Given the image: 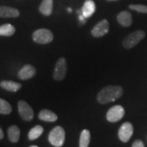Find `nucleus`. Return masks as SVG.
I'll use <instances>...</instances> for the list:
<instances>
[{
	"label": "nucleus",
	"instance_id": "nucleus-11",
	"mask_svg": "<svg viewBox=\"0 0 147 147\" xmlns=\"http://www.w3.org/2000/svg\"><path fill=\"white\" fill-rule=\"evenodd\" d=\"M117 18L119 23L125 27L131 26L132 22H133V18H132L131 14L129 11L127 10L121 12L117 15Z\"/></svg>",
	"mask_w": 147,
	"mask_h": 147
},
{
	"label": "nucleus",
	"instance_id": "nucleus-27",
	"mask_svg": "<svg viewBox=\"0 0 147 147\" xmlns=\"http://www.w3.org/2000/svg\"><path fill=\"white\" fill-rule=\"evenodd\" d=\"M108 1H117V0H108Z\"/></svg>",
	"mask_w": 147,
	"mask_h": 147
},
{
	"label": "nucleus",
	"instance_id": "nucleus-13",
	"mask_svg": "<svg viewBox=\"0 0 147 147\" xmlns=\"http://www.w3.org/2000/svg\"><path fill=\"white\" fill-rule=\"evenodd\" d=\"M96 10L95 3L93 0H86L82 8V14L85 18L91 16Z\"/></svg>",
	"mask_w": 147,
	"mask_h": 147
},
{
	"label": "nucleus",
	"instance_id": "nucleus-17",
	"mask_svg": "<svg viewBox=\"0 0 147 147\" xmlns=\"http://www.w3.org/2000/svg\"><path fill=\"white\" fill-rule=\"evenodd\" d=\"M20 134H21V131H20L19 128L16 125H12L8 128V138L12 142L15 143L18 142L20 138Z\"/></svg>",
	"mask_w": 147,
	"mask_h": 147
},
{
	"label": "nucleus",
	"instance_id": "nucleus-2",
	"mask_svg": "<svg viewBox=\"0 0 147 147\" xmlns=\"http://www.w3.org/2000/svg\"><path fill=\"white\" fill-rule=\"evenodd\" d=\"M65 133L63 128L61 126H56L51 130L49 135V141L51 144L56 147L63 146L65 142Z\"/></svg>",
	"mask_w": 147,
	"mask_h": 147
},
{
	"label": "nucleus",
	"instance_id": "nucleus-12",
	"mask_svg": "<svg viewBox=\"0 0 147 147\" xmlns=\"http://www.w3.org/2000/svg\"><path fill=\"white\" fill-rule=\"evenodd\" d=\"M20 15L18 9L9 6H0V17L1 18H16Z\"/></svg>",
	"mask_w": 147,
	"mask_h": 147
},
{
	"label": "nucleus",
	"instance_id": "nucleus-16",
	"mask_svg": "<svg viewBox=\"0 0 147 147\" xmlns=\"http://www.w3.org/2000/svg\"><path fill=\"white\" fill-rule=\"evenodd\" d=\"M1 88L10 92H16L21 88V84L12 80H3L0 82Z\"/></svg>",
	"mask_w": 147,
	"mask_h": 147
},
{
	"label": "nucleus",
	"instance_id": "nucleus-20",
	"mask_svg": "<svg viewBox=\"0 0 147 147\" xmlns=\"http://www.w3.org/2000/svg\"><path fill=\"white\" fill-rule=\"evenodd\" d=\"M44 129L41 125H36L30 130L28 134V138L30 140L38 139L42 135Z\"/></svg>",
	"mask_w": 147,
	"mask_h": 147
},
{
	"label": "nucleus",
	"instance_id": "nucleus-1",
	"mask_svg": "<svg viewBox=\"0 0 147 147\" xmlns=\"http://www.w3.org/2000/svg\"><path fill=\"white\" fill-rule=\"evenodd\" d=\"M123 94V89L120 86H107L99 92L97 100L101 104L115 102Z\"/></svg>",
	"mask_w": 147,
	"mask_h": 147
},
{
	"label": "nucleus",
	"instance_id": "nucleus-23",
	"mask_svg": "<svg viewBox=\"0 0 147 147\" xmlns=\"http://www.w3.org/2000/svg\"><path fill=\"white\" fill-rule=\"evenodd\" d=\"M131 147H145L144 143L140 140H137L134 141Z\"/></svg>",
	"mask_w": 147,
	"mask_h": 147
},
{
	"label": "nucleus",
	"instance_id": "nucleus-25",
	"mask_svg": "<svg viewBox=\"0 0 147 147\" xmlns=\"http://www.w3.org/2000/svg\"><path fill=\"white\" fill-rule=\"evenodd\" d=\"M29 147H38V146H36V145H33V146H29Z\"/></svg>",
	"mask_w": 147,
	"mask_h": 147
},
{
	"label": "nucleus",
	"instance_id": "nucleus-14",
	"mask_svg": "<svg viewBox=\"0 0 147 147\" xmlns=\"http://www.w3.org/2000/svg\"><path fill=\"white\" fill-rule=\"evenodd\" d=\"M53 9V0H43L40 3L39 10L45 16H50Z\"/></svg>",
	"mask_w": 147,
	"mask_h": 147
},
{
	"label": "nucleus",
	"instance_id": "nucleus-19",
	"mask_svg": "<svg viewBox=\"0 0 147 147\" xmlns=\"http://www.w3.org/2000/svg\"><path fill=\"white\" fill-rule=\"evenodd\" d=\"M16 32V29L11 24H4L0 26V36H11Z\"/></svg>",
	"mask_w": 147,
	"mask_h": 147
},
{
	"label": "nucleus",
	"instance_id": "nucleus-8",
	"mask_svg": "<svg viewBox=\"0 0 147 147\" xmlns=\"http://www.w3.org/2000/svg\"><path fill=\"white\" fill-rule=\"evenodd\" d=\"M109 22L108 20L103 19L93 27L91 30V34L95 38H100L107 34L109 32Z\"/></svg>",
	"mask_w": 147,
	"mask_h": 147
},
{
	"label": "nucleus",
	"instance_id": "nucleus-7",
	"mask_svg": "<svg viewBox=\"0 0 147 147\" xmlns=\"http://www.w3.org/2000/svg\"><path fill=\"white\" fill-rule=\"evenodd\" d=\"M18 110L20 116L24 121H29L32 120L34 118V110H33L32 108L25 101L21 100L18 102Z\"/></svg>",
	"mask_w": 147,
	"mask_h": 147
},
{
	"label": "nucleus",
	"instance_id": "nucleus-18",
	"mask_svg": "<svg viewBox=\"0 0 147 147\" xmlns=\"http://www.w3.org/2000/svg\"><path fill=\"white\" fill-rule=\"evenodd\" d=\"M91 140V133L88 129L82 130L80 134L79 147H88Z\"/></svg>",
	"mask_w": 147,
	"mask_h": 147
},
{
	"label": "nucleus",
	"instance_id": "nucleus-5",
	"mask_svg": "<svg viewBox=\"0 0 147 147\" xmlns=\"http://www.w3.org/2000/svg\"><path fill=\"white\" fill-rule=\"evenodd\" d=\"M67 70V65L66 59L64 57H60L57 61L55 65L54 73H53V78L55 80H63L65 78Z\"/></svg>",
	"mask_w": 147,
	"mask_h": 147
},
{
	"label": "nucleus",
	"instance_id": "nucleus-10",
	"mask_svg": "<svg viewBox=\"0 0 147 147\" xmlns=\"http://www.w3.org/2000/svg\"><path fill=\"white\" fill-rule=\"evenodd\" d=\"M36 74V68L30 64H27L24 65L21 70L18 71V76L21 80H28L29 78H32L34 77Z\"/></svg>",
	"mask_w": 147,
	"mask_h": 147
},
{
	"label": "nucleus",
	"instance_id": "nucleus-9",
	"mask_svg": "<svg viewBox=\"0 0 147 147\" xmlns=\"http://www.w3.org/2000/svg\"><path fill=\"white\" fill-rule=\"evenodd\" d=\"M134 133V127L131 123L125 122L121 126L119 130V138L122 142H127Z\"/></svg>",
	"mask_w": 147,
	"mask_h": 147
},
{
	"label": "nucleus",
	"instance_id": "nucleus-3",
	"mask_svg": "<svg viewBox=\"0 0 147 147\" xmlns=\"http://www.w3.org/2000/svg\"><path fill=\"white\" fill-rule=\"evenodd\" d=\"M146 34L142 30H137L129 34L123 41V46L125 49H130L136 46L141 40L144 39Z\"/></svg>",
	"mask_w": 147,
	"mask_h": 147
},
{
	"label": "nucleus",
	"instance_id": "nucleus-15",
	"mask_svg": "<svg viewBox=\"0 0 147 147\" xmlns=\"http://www.w3.org/2000/svg\"><path fill=\"white\" fill-rule=\"evenodd\" d=\"M38 117L40 120L47 122H55L57 120L58 117L56 114L51 111L50 110L44 109L40 112Z\"/></svg>",
	"mask_w": 147,
	"mask_h": 147
},
{
	"label": "nucleus",
	"instance_id": "nucleus-26",
	"mask_svg": "<svg viewBox=\"0 0 147 147\" xmlns=\"http://www.w3.org/2000/svg\"><path fill=\"white\" fill-rule=\"evenodd\" d=\"M67 10H68V12H70L71 11V10L70 8H68V9H67Z\"/></svg>",
	"mask_w": 147,
	"mask_h": 147
},
{
	"label": "nucleus",
	"instance_id": "nucleus-21",
	"mask_svg": "<svg viewBox=\"0 0 147 147\" xmlns=\"http://www.w3.org/2000/svg\"><path fill=\"white\" fill-rule=\"evenodd\" d=\"M12 108L10 104L3 99L0 98V114L8 115L12 112Z\"/></svg>",
	"mask_w": 147,
	"mask_h": 147
},
{
	"label": "nucleus",
	"instance_id": "nucleus-6",
	"mask_svg": "<svg viewBox=\"0 0 147 147\" xmlns=\"http://www.w3.org/2000/svg\"><path fill=\"white\" fill-rule=\"evenodd\" d=\"M125 115V109L122 106L116 105L110 108L106 114V119L109 122L115 123L120 121Z\"/></svg>",
	"mask_w": 147,
	"mask_h": 147
},
{
	"label": "nucleus",
	"instance_id": "nucleus-24",
	"mask_svg": "<svg viewBox=\"0 0 147 147\" xmlns=\"http://www.w3.org/2000/svg\"><path fill=\"white\" fill-rule=\"evenodd\" d=\"M3 138V132L1 129V128L0 127V140H1Z\"/></svg>",
	"mask_w": 147,
	"mask_h": 147
},
{
	"label": "nucleus",
	"instance_id": "nucleus-22",
	"mask_svg": "<svg viewBox=\"0 0 147 147\" xmlns=\"http://www.w3.org/2000/svg\"><path fill=\"white\" fill-rule=\"evenodd\" d=\"M130 10L136 11L139 13L147 14V5L142 4H131L129 5Z\"/></svg>",
	"mask_w": 147,
	"mask_h": 147
},
{
	"label": "nucleus",
	"instance_id": "nucleus-4",
	"mask_svg": "<svg viewBox=\"0 0 147 147\" xmlns=\"http://www.w3.org/2000/svg\"><path fill=\"white\" fill-rule=\"evenodd\" d=\"M53 33L49 29H39L35 31L32 35L33 40L35 42L40 45H46L49 44L53 40Z\"/></svg>",
	"mask_w": 147,
	"mask_h": 147
}]
</instances>
